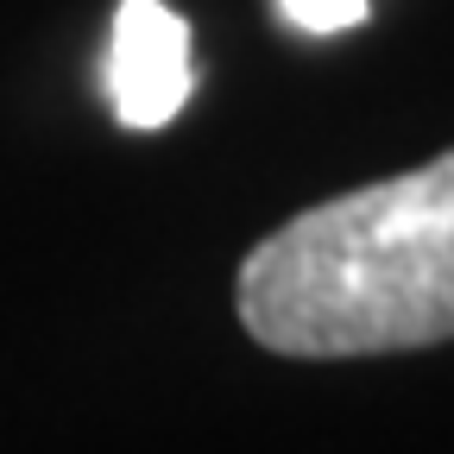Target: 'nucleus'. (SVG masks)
Returning a JSON list of instances; mask_svg holds the SVG:
<instances>
[{
    "label": "nucleus",
    "instance_id": "f257e3e1",
    "mask_svg": "<svg viewBox=\"0 0 454 454\" xmlns=\"http://www.w3.org/2000/svg\"><path fill=\"white\" fill-rule=\"evenodd\" d=\"M240 322L291 360L454 340V152L265 234L240 265Z\"/></svg>",
    "mask_w": 454,
    "mask_h": 454
},
{
    "label": "nucleus",
    "instance_id": "f03ea898",
    "mask_svg": "<svg viewBox=\"0 0 454 454\" xmlns=\"http://www.w3.org/2000/svg\"><path fill=\"white\" fill-rule=\"evenodd\" d=\"M196 89L190 70V26L164 0H121L114 7V38H107V107L121 127L158 133L184 114Z\"/></svg>",
    "mask_w": 454,
    "mask_h": 454
},
{
    "label": "nucleus",
    "instance_id": "7ed1b4c3",
    "mask_svg": "<svg viewBox=\"0 0 454 454\" xmlns=\"http://www.w3.org/2000/svg\"><path fill=\"white\" fill-rule=\"evenodd\" d=\"M278 13L297 32H348L372 13V0H278Z\"/></svg>",
    "mask_w": 454,
    "mask_h": 454
}]
</instances>
